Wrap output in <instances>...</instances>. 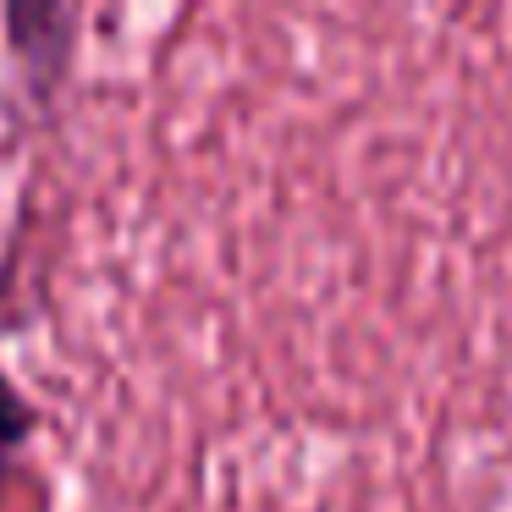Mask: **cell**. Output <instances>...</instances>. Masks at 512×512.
I'll use <instances>...</instances> for the list:
<instances>
[{"instance_id":"cell-2","label":"cell","mask_w":512,"mask_h":512,"mask_svg":"<svg viewBox=\"0 0 512 512\" xmlns=\"http://www.w3.org/2000/svg\"><path fill=\"white\" fill-rule=\"evenodd\" d=\"M39 430V413L34 402L23 397V386H17L6 369H0V474L12 468V457L28 446V435Z\"/></svg>"},{"instance_id":"cell-1","label":"cell","mask_w":512,"mask_h":512,"mask_svg":"<svg viewBox=\"0 0 512 512\" xmlns=\"http://www.w3.org/2000/svg\"><path fill=\"white\" fill-rule=\"evenodd\" d=\"M6 45H12L17 67L28 78L34 105H50L61 94L78 56V6H56V0H12L6 6Z\"/></svg>"}]
</instances>
